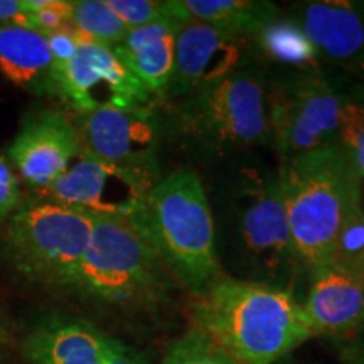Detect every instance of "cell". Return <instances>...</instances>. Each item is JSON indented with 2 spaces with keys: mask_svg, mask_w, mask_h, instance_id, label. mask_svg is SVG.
I'll return each instance as SVG.
<instances>
[{
  "mask_svg": "<svg viewBox=\"0 0 364 364\" xmlns=\"http://www.w3.org/2000/svg\"><path fill=\"white\" fill-rule=\"evenodd\" d=\"M332 265L364 273V206L363 194L346 211L336 236L331 257Z\"/></svg>",
  "mask_w": 364,
  "mask_h": 364,
  "instance_id": "cell-23",
  "label": "cell"
},
{
  "mask_svg": "<svg viewBox=\"0 0 364 364\" xmlns=\"http://www.w3.org/2000/svg\"><path fill=\"white\" fill-rule=\"evenodd\" d=\"M73 122L78 129L81 149L90 156L139 177L150 188L161 179L162 120L154 108H102L76 115Z\"/></svg>",
  "mask_w": 364,
  "mask_h": 364,
  "instance_id": "cell-9",
  "label": "cell"
},
{
  "mask_svg": "<svg viewBox=\"0 0 364 364\" xmlns=\"http://www.w3.org/2000/svg\"><path fill=\"white\" fill-rule=\"evenodd\" d=\"M46 39H48L49 51H51L54 61V71L65 68L78 51L80 46L90 41L71 24L59 31H54V33L46 34Z\"/></svg>",
  "mask_w": 364,
  "mask_h": 364,
  "instance_id": "cell-27",
  "label": "cell"
},
{
  "mask_svg": "<svg viewBox=\"0 0 364 364\" xmlns=\"http://www.w3.org/2000/svg\"><path fill=\"white\" fill-rule=\"evenodd\" d=\"M169 277L135 218L93 216L90 247L71 289L100 302L149 307L166 295Z\"/></svg>",
  "mask_w": 364,
  "mask_h": 364,
  "instance_id": "cell-6",
  "label": "cell"
},
{
  "mask_svg": "<svg viewBox=\"0 0 364 364\" xmlns=\"http://www.w3.org/2000/svg\"><path fill=\"white\" fill-rule=\"evenodd\" d=\"M152 189L129 172L105 164L83 149L68 171L38 198L91 216H135Z\"/></svg>",
  "mask_w": 364,
  "mask_h": 364,
  "instance_id": "cell-12",
  "label": "cell"
},
{
  "mask_svg": "<svg viewBox=\"0 0 364 364\" xmlns=\"http://www.w3.org/2000/svg\"><path fill=\"white\" fill-rule=\"evenodd\" d=\"M343 95L344 86L321 66L267 81L272 144L280 164L336 145Z\"/></svg>",
  "mask_w": 364,
  "mask_h": 364,
  "instance_id": "cell-8",
  "label": "cell"
},
{
  "mask_svg": "<svg viewBox=\"0 0 364 364\" xmlns=\"http://www.w3.org/2000/svg\"><path fill=\"white\" fill-rule=\"evenodd\" d=\"M81 150L75 122L63 113L43 110L27 117L9 147L21 179L43 193L68 171Z\"/></svg>",
  "mask_w": 364,
  "mask_h": 364,
  "instance_id": "cell-13",
  "label": "cell"
},
{
  "mask_svg": "<svg viewBox=\"0 0 364 364\" xmlns=\"http://www.w3.org/2000/svg\"><path fill=\"white\" fill-rule=\"evenodd\" d=\"M71 26L85 38L108 48L120 44L129 33L107 0H73Z\"/></svg>",
  "mask_w": 364,
  "mask_h": 364,
  "instance_id": "cell-21",
  "label": "cell"
},
{
  "mask_svg": "<svg viewBox=\"0 0 364 364\" xmlns=\"http://www.w3.org/2000/svg\"><path fill=\"white\" fill-rule=\"evenodd\" d=\"M107 4L129 29L172 19L167 0H107Z\"/></svg>",
  "mask_w": 364,
  "mask_h": 364,
  "instance_id": "cell-25",
  "label": "cell"
},
{
  "mask_svg": "<svg viewBox=\"0 0 364 364\" xmlns=\"http://www.w3.org/2000/svg\"><path fill=\"white\" fill-rule=\"evenodd\" d=\"M110 343L86 322L49 318L27 336L24 353L34 364H105Z\"/></svg>",
  "mask_w": 364,
  "mask_h": 364,
  "instance_id": "cell-16",
  "label": "cell"
},
{
  "mask_svg": "<svg viewBox=\"0 0 364 364\" xmlns=\"http://www.w3.org/2000/svg\"><path fill=\"white\" fill-rule=\"evenodd\" d=\"M260 61L253 36L204 22L184 21L177 27L176 58L164 102H174L220 83Z\"/></svg>",
  "mask_w": 364,
  "mask_h": 364,
  "instance_id": "cell-11",
  "label": "cell"
},
{
  "mask_svg": "<svg viewBox=\"0 0 364 364\" xmlns=\"http://www.w3.org/2000/svg\"><path fill=\"white\" fill-rule=\"evenodd\" d=\"M105 364H149L142 356H139L135 351L127 348L122 343L112 339L110 349H108Z\"/></svg>",
  "mask_w": 364,
  "mask_h": 364,
  "instance_id": "cell-31",
  "label": "cell"
},
{
  "mask_svg": "<svg viewBox=\"0 0 364 364\" xmlns=\"http://www.w3.org/2000/svg\"><path fill=\"white\" fill-rule=\"evenodd\" d=\"M344 364H364V322L356 334L344 343L336 344Z\"/></svg>",
  "mask_w": 364,
  "mask_h": 364,
  "instance_id": "cell-30",
  "label": "cell"
},
{
  "mask_svg": "<svg viewBox=\"0 0 364 364\" xmlns=\"http://www.w3.org/2000/svg\"><path fill=\"white\" fill-rule=\"evenodd\" d=\"M314 336L344 343L361 329L364 322V273L329 265L309 275L302 300Z\"/></svg>",
  "mask_w": 364,
  "mask_h": 364,
  "instance_id": "cell-14",
  "label": "cell"
},
{
  "mask_svg": "<svg viewBox=\"0 0 364 364\" xmlns=\"http://www.w3.org/2000/svg\"><path fill=\"white\" fill-rule=\"evenodd\" d=\"M179 24L167 19L129 29L125 39L113 48L117 56L157 100H164L171 83Z\"/></svg>",
  "mask_w": 364,
  "mask_h": 364,
  "instance_id": "cell-17",
  "label": "cell"
},
{
  "mask_svg": "<svg viewBox=\"0 0 364 364\" xmlns=\"http://www.w3.org/2000/svg\"><path fill=\"white\" fill-rule=\"evenodd\" d=\"M317 51L318 61L351 71L364 58V2L317 0L290 16Z\"/></svg>",
  "mask_w": 364,
  "mask_h": 364,
  "instance_id": "cell-15",
  "label": "cell"
},
{
  "mask_svg": "<svg viewBox=\"0 0 364 364\" xmlns=\"http://www.w3.org/2000/svg\"><path fill=\"white\" fill-rule=\"evenodd\" d=\"M0 71L21 88L53 95L54 61L46 36L27 27L0 26Z\"/></svg>",
  "mask_w": 364,
  "mask_h": 364,
  "instance_id": "cell-18",
  "label": "cell"
},
{
  "mask_svg": "<svg viewBox=\"0 0 364 364\" xmlns=\"http://www.w3.org/2000/svg\"><path fill=\"white\" fill-rule=\"evenodd\" d=\"M253 38L260 61L284 68L282 73L306 71L321 66L311 41L290 17L277 16Z\"/></svg>",
  "mask_w": 364,
  "mask_h": 364,
  "instance_id": "cell-20",
  "label": "cell"
},
{
  "mask_svg": "<svg viewBox=\"0 0 364 364\" xmlns=\"http://www.w3.org/2000/svg\"><path fill=\"white\" fill-rule=\"evenodd\" d=\"M171 103L167 129L198 156L223 157L272 142L267 80L257 68Z\"/></svg>",
  "mask_w": 364,
  "mask_h": 364,
  "instance_id": "cell-5",
  "label": "cell"
},
{
  "mask_svg": "<svg viewBox=\"0 0 364 364\" xmlns=\"http://www.w3.org/2000/svg\"><path fill=\"white\" fill-rule=\"evenodd\" d=\"M31 9V24L41 34H49L71 24L70 0H27Z\"/></svg>",
  "mask_w": 364,
  "mask_h": 364,
  "instance_id": "cell-26",
  "label": "cell"
},
{
  "mask_svg": "<svg viewBox=\"0 0 364 364\" xmlns=\"http://www.w3.org/2000/svg\"><path fill=\"white\" fill-rule=\"evenodd\" d=\"M132 218L156 245L172 279L194 297L220 279L215 220L198 172L181 167L161 177Z\"/></svg>",
  "mask_w": 364,
  "mask_h": 364,
  "instance_id": "cell-3",
  "label": "cell"
},
{
  "mask_svg": "<svg viewBox=\"0 0 364 364\" xmlns=\"http://www.w3.org/2000/svg\"><path fill=\"white\" fill-rule=\"evenodd\" d=\"M349 75H351L353 78L358 81L359 86H363V88H364V58L358 63L356 66L353 68L351 71H349Z\"/></svg>",
  "mask_w": 364,
  "mask_h": 364,
  "instance_id": "cell-32",
  "label": "cell"
},
{
  "mask_svg": "<svg viewBox=\"0 0 364 364\" xmlns=\"http://www.w3.org/2000/svg\"><path fill=\"white\" fill-rule=\"evenodd\" d=\"M0 26H19L33 29L27 0H0Z\"/></svg>",
  "mask_w": 364,
  "mask_h": 364,
  "instance_id": "cell-29",
  "label": "cell"
},
{
  "mask_svg": "<svg viewBox=\"0 0 364 364\" xmlns=\"http://www.w3.org/2000/svg\"><path fill=\"white\" fill-rule=\"evenodd\" d=\"M295 252L307 275L329 265L346 211L363 194V179L338 145L279 164Z\"/></svg>",
  "mask_w": 364,
  "mask_h": 364,
  "instance_id": "cell-4",
  "label": "cell"
},
{
  "mask_svg": "<svg viewBox=\"0 0 364 364\" xmlns=\"http://www.w3.org/2000/svg\"><path fill=\"white\" fill-rule=\"evenodd\" d=\"M336 145L364 181V88L358 83L344 88Z\"/></svg>",
  "mask_w": 364,
  "mask_h": 364,
  "instance_id": "cell-22",
  "label": "cell"
},
{
  "mask_svg": "<svg viewBox=\"0 0 364 364\" xmlns=\"http://www.w3.org/2000/svg\"><path fill=\"white\" fill-rule=\"evenodd\" d=\"M162 364H240L221 346L193 326L167 349Z\"/></svg>",
  "mask_w": 364,
  "mask_h": 364,
  "instance_id": "cell-24",
  "label": "cell"
},
{
  "mask_svg": "<svg viewBox=\"0 0 364 364\" xmlns=\"http://www.w3.org/2000/svg\"><path fill=\"white\" fill-rule=\"evenodd\" d=\"M21 204V184L11 166L0 157V220L11 216Z\"/></svg>",
  "mask_w": 364,
  "mask_h": 364,
  "instance_id": "cell-28",
  "label": "cell"
},
{
  "mask_svg": "<svg viewBox=\"0 0 364 364\" xmlns=\"http://www.w3.org/2000/svg\"><path fill=\"white\" fill-rule=\"evenodd\" d=\"M167 9L177 22H204L247 36L280 16L273 4L255 0H167Z\"/></svg>",
  "mask_w": 364,
  "mask_h": 364,
  "instance_id": "cell-19",
  "label": "cell"
},
{
  "mask_svg": "<svg viewBox=\"0 0 364 364\" xmlns=\"http://www.w3.org/2000/svg\"><path fill=\"white\" fill-rule=\"evenodd\" d=\"M53 95L76 115L102 108H154V97L113 48L93 43L81 44L65 68L54 71Z\"/></svg>",
  "mask_w": 364,
  "mask_h": 364,
  "instance_id": "cell-10",
  "label": "cell"
},
{
  "mask_svg": "<svg viewBox=\"0 0 364 364\" xmlns=\"http://www.w3.org/2000/svg\"><path fill=\"white\" fill-rule=\"evenodd\" d=\"M208 198L218 262L228 277L292 294L300 277L309 280L290 235L279 169L253 157L236 159L213 182Z\"/></svg>",
  "mask_w": 364,
  "mask_h": 364,
  "instance_id": "cell-1",
  "label": "cell"
},
{
  "mask_svg": "<svg viewBox=\"0 0 364 364\" xmlns=\"http://www.w3.org/2000/svg\"><path fill=\"white\" fill-rule=\"evenodd\" d=\"M93 216L34 199L17 208L6 230V250L27 279L71 287L90 247Z\"/></svg>",
  "mask_w": 364,
  "mask_h": 364,
  "instance_id": "cell-7",
  "label": "cell"
},
{
  "mask_svg": "<svg viewBox=\"0 0 364 364\" xmlns=\"http://www.w3.org/2000/svg\"><path fill=\"white\" fill-rule=\"evenodd\" d=\"M193 321L240 364H273L316 338L297 295L223 275L196 297Z\"/></svg>",
  "mask_w": 364,
  "mask_h": 364,
  "instance_id": "cell-2",
  "label": "cell"
}]
</instances>
